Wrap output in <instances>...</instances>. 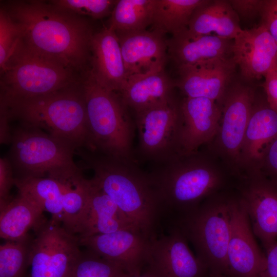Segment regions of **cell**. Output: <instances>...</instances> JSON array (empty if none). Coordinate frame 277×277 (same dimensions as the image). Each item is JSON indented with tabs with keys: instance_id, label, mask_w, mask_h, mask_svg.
<instances>
[{
	"instance_id": "cell-29",
	"label": "cell",
	"mask_w": 277,
	"mask_h": 277,
	"mask_svg": "<svg viewBox=\"0 0 277 277\" xmlns=\"http://www.w3.org/2000/svg\"><path fill=\"white\" fill-rule=\"evenodd\" d=\"M155 0L116 1L108 28L115 32L146 30L152 25Z\"/></svg>"
},
{
	"instance_id": "cell-21",
	"label": "cell",
	"mask_w": 277,
	"mask_h": 277,
	"mask_svg": "<svg viewBox=\"0 0 277 277\" xmlns=\"http://www.w3.org/2000/svg\"><path fill=\"white\" fill-rule=\"evenodd\" d=\"M168 51L177 68L233 57V39L215 35L189 37L184 31L167 41Z\"/></svg>"
},
{
	"instance_id": "cell-28",
	"label": "cell",
	"mask_w": 277,
	"mask_h": 277,
	"mask_svg": "<svg viewBox=\"0 0 277 277\" xmlns=\"http://www.w3.org/2000/svg\"><path fill=\"white\" fill-rule=\"evenodd\" d=\"M206 0H155L152 25L164 35L177 34L187 29L196 8Z\"/></svg>"
},
{
	"instance_id": "cell-37",
	"label": "cell",
	"mask_w": 277,
	"mask_h": 277,
	"mask_svg": "<svg viewBox=\"0 0 277 277\" xmlns=\"http://www.w3.org/2000/svg\"><path fill=\"white\" fill-rule=\"evenodd\" d=\"M261 86L270 107L277 112V66L264 76Z\"/></svg>"
},
{
	"instance_id": "cell-31",
	"label": "cell",
	"mask_w": 277,
	"mask_h": 277,
	"mask_svg": "<svg viewBox=\"0 0 277 277\" xmlns=\"http://www.w3.org/2000/svg\"><path fill=\"white\" fill-rule=\"evenodd\" d=\"M126 272L118 264L91 251L82 253L75 263L70 277H123Z\"/></svg>"
},
{
	"instance_id": "cell-18",
	"label": "cell",
	"mask_w": 277,
	"mask_h": 277,
	"mask_svg": "<svg viewBox=\"0 0 277 277\" xmlns=\"http://www.w3.org/2000/svg\"><path fill=\"white\" fill-rule=\"evenodd\" d=\"M240 203L255 236L266 251L277 242V183L265 177L257 179Z\"/></svg>"
},
{
	"instance_id": "cell-24",
	"label": "cell",
	"mask_w": 277,
	"mask_h": 277,
	"mask_svg": "<svg viewBox=\"0 0 277 277\" xmlns=\"http://www.w3.org/2000/svg\"><path fill=\"white\" fill-rule=\"evenodd\" d=\"M174 85L164 70L128 77L120 92L121 99L135 113L165 103L172 98Z\"/></svg>"
},
{
	"instance_id": "cell-35",
	"label": "cell",
	"mask_w": 277,
	"mask_h": 277,
	"mask_svg": "<svg viewBox=\"0 0 277 277\" xmlns=\"http://www.w3.org/2000/svg\"><path fill=\"white\" fill-rule=\"evenodd\" d=\"M265 0L228 1L239 18L250 19L260 16Z\"/></svg>"
},
{
	"instance_id": "cell-15",
	"label": "cell",
	"mask_w": 277,
	"mask_h": 277,
	"mask_svg": "<svg viewBox=\"0 0 277 277\" xmlns=\"http://www.w3.org/2000/svg\"><path fill=\"white\" fill-rule=\"evenodd\" d=\"M180 106L181 156L188 155L196 153L216 134L222 111L215 101L205 97H185Z\"/></svg>"
},
{
	"instance_id": "cell-20",
	"label": "cell",
	"mask_w": 277,
	"mask_h": 277,
	"mask_svg": "<svg viewBox=\"0 0 277 277\" xmlns=\"http://www.w3.org/2000/svg\"><path fill=\"white\" fill-rule=\"evenodd\" d=\"M92 74L103 87L121 92L127 76L118 39L115 31L105 28L94 34L90 42Z\"/></svg>"
},
{
	"instance_id": "cell-6",
	"label": "cell",
	"mask_w": 277,
	"mask_h": 277,
	"mask_svg": "<svg viewBox=\"0 0 277 277\" xmlns=\"http://www.w3.org/2000/svg\"><path fill=\"white\" fill-rule=\"evenodd\" d=\"M10 159L19 177H45L62 182L82 175L74 161L76 148L41 130L20 125L11 130Z\"/></svg>"
},
{
	"instance_id": "cell-3",
	"label": "cell",
	"mask_w": 277,
	"mask_h": 277,
	"mask_svg": "<svg viewBox=\"0 0 277 277\" xmlns=\"http://www.w3.org/2000/svg\"><path fill=\"white\" fill-rule=\"evenodd\" d=\"M10 123L41 130L74 147L91 150L81 81L57 91L33 97L1 100Z\"/></svg>"
},
{
	"instance_id": "cell-27",
	"label": "cell",
	"mask_w": 277,
	"mask_h": 277,
	"mask_svg": "<svg viewBox=\"0 0 277 277\" xmlns=\"http://www.w3.org/2000/svg\"><path fill=\"white\" fill-rule=\"evenodd\" d=\"M64 182L49 177H15L18 193L25 196L43 212L49 213L51 220L62 223Z\"/></svg>"
},
{
	"instance_id": "cell-33",
	"label": "cell",
	"mask_w": 277,
	"mask_h": 277,
	"mask_svg": "<svg viewBox=\"0 0 277 277\" xmlns=\"http://www.w3.org/2000/svg\"><path fill=\"white\" fill-rule=\"evenodd\" d=\"M116 1L54 0L49 3L56 8L81 17L102 18L109 13Z\"/></svg>"
},
{
	"instance_id": "cell-38",
	"label": "cell",
	"mask_w": 277,
	"mask_h": 277,
	"mask_svg": "<svg viewBox=\"0 0 277 277\" xmlns=\"http://www.w3.org/2000/svg\"><path fill=\"white\" fill-rule=\"evenodd\" d=\"M261 164L269 179L277 183V137L268 148Z\"/></svg>"
},
{
	"instance_id": "cell-13",
	"label": "cell",
	"mask_w": 277,
	"mask_h": 277,
	"mask_svg": "<svg viewBox=\"0 0 277 277\" xmlns=\"http://www.w3.org/2000/svg\"><path fill=\"white\" fill-rule=\"evenodd\" d=\"M254 236L248 215L240 202H231L227 276L261 277L266 257L258 246Z\"/></svg>"
},
{
	"instance_id": "cell-10",
	"label": "cell",
	"mask_w": 277,
	"mask_h": 277,
	"mask_svg": "<svg viewBox=\"0 0 277 277\" xmlns=\"http://www.w3.org/2000/svg\"><path fill=\"white\" fill-rule=\"evenodd\" d=\"M37 228L29 248L30 277H70L82 254L78 239L52 220Z\"/></svg>"
},
{
	"instance_id": "cell-7",
	"label": "cell",
	"mask_w": 277,
	"mask_h": 277,
	"mask_svg": "<svg viewBox=\"0 0 277 277\" xmlns=\"http://www.w3.org/2000/svg\"><path fill=\"white\" fill-rule=\"evenodd\" d=\"M186 238L211 276H227V249L231 230V202L196 207L182 222Z\"/></svg>"
},
{
	"instance_id": "cell-11",
	"label": "cell",
	"mask_w": 277,
	"mask_h": 277,
	"mask_svg": "<svg viewBox=\"0 0 277 277\" xmlns=\"http://www.w3.org/2000/svg\"><path fill=\"white\" fill-rule=\"evenodd\" d=\"M145 266L155 277H205L207 271L180 230L151 240Z\"/></svg>"
},
{
	"instance_id": "cell-19",
	"label": "cell",
	"mask_w": 277,
	"mask_h": 277,
	"mask_svg": "<svg viewBox=\"0 0 277 277\" xmlns=\"http://www.w3.org/2000/svg\"><path fill=\"white\" fill-rule=\"evenodd\" d=\"M224 97L220 142L227 153L238 158L254 104V91L250 86L236 84L228 89Z\"/></svg>"
},
{
	"instance_id": "cell-25",
	"label": "cell",
	"mask_w": 277,
	"mask_h": 277,
	"mask_svg": "<svg viewBox=\"0 0 277 277\" xmlns=\"http://www.w3.org/2000/svg\"><path fill=\"white\" fill-rule=\"evenodd\" d=\"M276 137L277 112L268 104L264 92L254 107L253 104L241 155L248 161L261 163L268 148Z\"/></svg>"
},
{
	"instance_id": "cell-34",
	"label": "cell",
	"mask_w": 277,
	"mask_h": 277,
	"mask_svg": "<svg viewBox=\"0 0 277 277\" xmlns=\"http://www.w3.org/2000/svg\"><path fill=\"white\" fill-rule=\"evenodd\" d=\"M22 37L21 28L4 7L0 10V67L2 71Z\"/></svg>"
},
{
	"instance_id": "cell-41",
	"label": "cell",
	"mask_w": 277,
	"mask_h": 277,
	"mask_svg": "<svg viewBox=\"0 0 277 277\" xmlns=\"http://www.w3.org/2000/svg\"><path fill=\"white\" fill-rule=\"evenodd\" d=\"M263 10L277 16V0H265Z\"/></svg>"
},
{
	"instance_id": "cell-17",
	"label": "cell",
	"mask_w": 277,
	"mask_h": 277,
	"mask_svg": "<svg viewBox=\"0 0 277 277\" xmlns=\"http://www.w3.org/2000/svg\"><path fill=\"white\" fill-rule=\"evenodd\" d=\"M235 66L231 57L179 68L176 85L187 97L218 101L224 97L229 88Z\"/></svg>"
},
{
	"instance_id": "cell-14",
	"label": "cell",
	"mask_w": 277,
	"mask_h": 277,
	"mask_svg": "<svg viewBox=\"0 0 277 277\" xmlns=\"http://www.w3.org/2000/svg\"><path fill=\"white\" fill-rule=\"evenodd\" d=\"M233 59L246 80H259L277 66V44L263 25L243 30L233 39Z\"/></svg>"
},
{
	"instance_id": "cell-42",
	"label": "cell",
	"mask_w": 277,
	"mask_h": 277,
	"mask_svg": "<svg viewBox=\"0 0 277 277\" xmlns=\"http://www.w3.org/2000/svg\"><path fill=\"white\" fill-rule=\"evenodd\" d=\"M123 277H155L149 271L145 270V271H142L140 273L137 274H129L126 273Z\"/></svg>"
},
{
	"instance_id": "cell-16",
	"label": "cell",
	"mask_w": 277,
	"mask_h": 277,
	"mask_svg": "<svg viewBox=\"0 0 277 277\" xmlns=\"http://www.w3.org/2000/svg\"><path fill=\"white\" fill-rule=\"evenodd\" d=\"M115 32L127 78L164 70L168 46L163 34L154 30Z\"/></svg>"
},
{
	"instance_id": "cell-40",
	"label": "cell",
	"mask_w": 277,
	"mask_h": 277,
	"mask_svg": "<svg viewBox=\"0 0 277 277\" xmlns=\"http://www.w3.org/2000/svg\"><path fill=\"white\" fill-rule=\"evenodd\" d=\"M260 24L267 28L277 44V16L263 9Z\"/></svg>"
},
{
	"instance_id": "cell-43",
	"label": "cell",
	"mask_w": 277,
	"mask_h": 277,
	"mask_svg": "<svg viewBox=\"0 0 277 277\" xmlns=\"http://www.w3.org/2000/svg\"><path fill=\"white\" fill-rule=\"evenodd\" d=\"M212 277H213V276H212ZM220 277H225V276H220Z\"/></svg>"
},
{
	"instance_id": "cell-26",
	"label": "cell",
	"mask_w": 277,
	"mask_h": 277,
	"mask_svg": "<svg viewBox=\"0 0 277 277\" xmlns=\"http://www.w3.org/2000/svg\"><path fill=\"white\" fill-rule=\"evenodd\" d=\"M0 235L6 240H25L30 229L43 223V211L19 193L15 198L0 204Z\"/></svg>"
},
{
	"instance_id": "cell-36",
	"label": "cell",
	"mask_w": 277,
	"mask_h": 277,
	"mask_svg": "<svg viewBox=\"0 0 277 277\" xmlns=\"http://www.w3.org/2000/svg\"><path fill=\"white\" fill-rule=\"evenodd\" d=\"M13 168L9 159H0V204L9 201L10 191L14 185Z\"/></svg>"
},
{
	"instance_id": "cell-23",
	"label": "cell",
	"mask_w": 277,
	"mask_h": 277,
	"mask_svg": "<svg viewBox=\"0 0 277 277\" xmlns=\"http://www.w3.org/2000/svg\"><path fill=\"white\" fill-rule=\"evenodd\" d=\"M242 30L228 1L206 0L194 11L184 32L191 37L212 35L234 39Z\"/></svg>"
},
{
	"instance_id": "cell-12",
	"label": "cell",
	"mask_w": 277,
	"mask_h": 277,
	"mask_svg": "<svg viewBox=\"0 0 277 277\" xmlns=\"http://www.w3.org/2000/svg\"><path fill=\"white\" fill-rule=\"evenodd\" d=\"M151 239L132 228L78 238L80 244L118 264L129 274L140 273L143 271Z\"/></svg>"
},
{
	"instance_id": "cell-30",
	"label": "cell",
	"mask_w": 277,
	"mask_h": 277,
	"mask_svg": "<svg viewBox=\"0 0 277 277\" xmlns=\"http://www.w3.org/2000/svg\"><path fill=\"white\" fill-rule=\"evenodd\" d=\"M64 184L62 224L74 234L78 232L87 208L88 180L82 174Z\"/></svg>"
},
{
	"instance_id": "cell-32",
	"label": "cell",
	"mask_w": 277,
	"mask_h": 277,
	"mask_svg": "<svg viewBox=\"0 0 277 277\" xmlns=\"http://www.w3.org/2000/svg\"><path fill=\"white\" fill-rule=\"evenodd\" d=\"M26 239L8 241L0 246V277H22L28 262Z\"/></svg>"
},
{
	"instance_id": "cell-5",
	"label": "cell",
	"mask_w": 277,
	"mask_h": 277,
	"mask_svg": "<svg viewBox=\"0 0 277 277\" xmlns=\"http://www.w3.org/2000/svg\"><path fill=\"white\" fill-rule=\"evenodd\" d=\"M1 73V100L4 101L49 94L78 83L82 77L58 61L30 49L22 39Z\"/></svg>"
},
{
	"instance_id": "cell-39",
	"label": "cell",
	"mask_w": 277,
	"mask_h": 277,
	"mask_svg": "<svg viewBox=\"0 0 277 277\" xmlns=\"http://www.w3.org/2000/svg\"><path fill=\"white\" fill-rule=\"evenodd\" d=\"M266 251L265 265L261 277H277V242Z\"/></svg>"
},
{
	"instance_id": "cell-2",
	"label": "cell",
	"mask_w": 277,
	"mask_h": 277,
	"mask_svg": "<svg viewBox=\"0 0 277 277\" xmlns=\"http://www.w3.org/2000/svg\"><path fill=\"white\" fill-rule=\"evenodd\" d=\"M94 172V182L115 203L138 230L150 239L163 208L150 174L135 162L85 149L76 151Z\"/></svg>"
},
{
	"instance_id": "cell-4",
	"label": "cell",
	"mask_w": 277,
	"mask_h": 277,
	"mask_svg": "<svg viewBox=\"0 0 277 277\" xmlns=\"http://www.w3.org/2000/svg\"><path fill=\"white\" fill-rule=\"evenodd\" d=\"M81 84L91 144L90 151L135 162L133 149L135 124L121 97L100 85L89 69L82 74Z\"/></svg>"
},
{
	"instance_id": "cell-22",
	"label": "cell",
	"mask_w": 277,
	"mask_h": 277,
	"mask_svg": "<svg viewBox=\"0 0 277 277\" xmlns=\"http://www.w3.org/2000/svg\"><path fill=\"white\" fill-rule=\"evenodd\" d=\"M128 228L137 230L93 179L88 180L87 205L77 232L80 238Z\"/></svg>"
},
{
	"instance_id": "cell-9",
	"label": "cell",
	"mask_w": 277,
	"mask_h": 277,
	"mask_svg": "<svg viewBox=\"0 0 277 277\" xmlns=\"http://www.w3.org/2000/svg\"><path fill=\"white\" fill-rule=\"evenodd\" d=\"M135 115L139 151L144 159L163 164L181 156L180 106L173 98Z\"/></svg>"
},
{
	"instance_id": "cell-8",
	"label": "cell",
	"mask_w": 277,
	"mask_h": 277,
	"mask_svg": "<svg viewBox=\"0 0 277 277\" xmlns=\"http://www.w3.org/2000/svg\"><path fill=\"white\" fill-rule=\"evenodd\" d=\"M162 165L150 174L162 207L188 213L219 184L216 173L197 160L180 156Z\"/></svg>"
},
{
	"instance_id": "cell-1",
	"label": "cell",
	"mask_w": 277,
	"mask_h": 277,
	"mask_svg": "<svg viewBox=\"0 0 277 277\" xmlns=\"http://www.w3.org/2000/svg\"><path fill=\"white\" fill-rule=\"evenodd\" d=\"M4 7L19 25L22 40L30 49L80 74L88 69L94 34L83 17L41 1H10Z\"/></svg>"
}]
</instances>
